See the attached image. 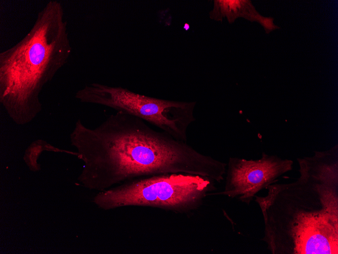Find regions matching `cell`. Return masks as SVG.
<instances>
[{
	"label": "cell",
	"instance_id": "8",
	"mask_svg": "<svg viewBox=\"0 0 338 254\" xmlns=\"http://www.w3.org/2000/svg\"><path fill=\"white\" fill-rule=\"evenodd\" d=\"M44 151L62 152L72 154L76 156V152L68 151L56 148L45 140L37 139L32 142L27 148L23 159L30 170L38 171L40 169L39 164L37 161L42 152Z\"/></svg>",
	"mask_w": 338,
	"mask_h": 254
},
{
	"label": "cell",
	"instance_id": "2",
	"mask_svg": "<svg viewBox=\"0 0 338 254\" xmlns=\"http://www.w3.org/2000/svg\"><path fill=\"white\" fill-rule=\"evenodd\" d=\"M295 181L255 196L265 223L262 240L273 254L338 253V151L298 159Z\"/></svg>",
	"mask_w": 338,
	"mask_h": 254
},
{
	"label": "cell",
	"instance_id": "1",
	"mask_svg": "<svg viewBox=\"0 0 338 254\" xmlns=\"http://www.w3.org/2000/svg\"><path fill=\"white\" fill-rule=\"evenodd\" d=\"M70 139L76 157L83 162L77 180L91 190L102 192L136 179L167 173L220 182L225 172V163L124 112L117 111L94 128L78 119Z\"/></svg>",
	"mask_w": 338,
	"mask_h": 254
},
{
	"label": "cell",
	"instance_id": "5",
	"mask_svg": "<svg viewBox=\"0 0 338 254\" xmlns=\"http://www.w3.org/2000/svg\"><path fill=\"white\" fill-rule=\"evenodd\" d=\"M76 99L126 112L187 142V129L195 120V102L163 99L135 93L122 87L93 83L78 90Z\"/></svg>",
	"mask_w": 338,
	"mask_h": 254
},
{
	"label": "cell",
	"instance_id": "4",
	"mask_svg": "<svg viewBox=\"0 0 338 254\" xmlns=\"http://www.w3.org/2000/svg\"><path fill=\"white\" fill-rule=\"evenodd\" d=\"M216 190L215 181L208 177L167 173L125 182L100 192L93 201L104 210L141 206L189 213L199 208Z\"/></svg>",
	"mask_w": 338,
	"mask_h": 254
},
{
	"label": "cell",
	"instance_id": "7",
	"mask_svg": "<svg viewBox=\"0 0 338 254\" xmlns=\"http://www.w3.org/2000/svg\"><path fill=\"white\" fill-rule=\"evenodd\" d=\"M260 16L251 1L245 0H215L209 12L210 19L221 21L226 18L230 23L238 18L257 22Z\"/></svg>",
	"mask_w": 338,
	"mask_h": 254
},
{
	"label": "cell",
	"instance_id": "3",
	"mask_svg": "<svg viewBox=\"0 0 338 254\" xmlns=\"http://www.w3.org/2000/svg\"><path fill=\"white\" fill-rule=\"evenodd\" d=\"M71 52L62 4L50 1L26 34L0 53V103L15 124H29L40 113L44 87Z\"/></svg>",
	"mask_w": 338,
	"mask_h": 254
},
{
	"label": "cell",
	"instance_id": "6",
	"mask_svg": "<svg viewBox=\"0 0 338 254\" xmlns=\"http://www.w3.org/2000/svg\"><path fill=\"white\" fill-rule=\"evenodd\" d=\"M293 161L263 153L257 160L231 157L223 191L216 193L237 198L249 205L256 194L292 169Z\"/></svg>",
	"mask_w": 338,
	"mask_h": 254
}]
</instances>
